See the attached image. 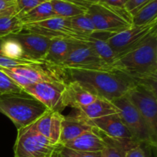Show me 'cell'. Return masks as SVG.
<instances>
[{
	"instance_id": "cell-1",
	"label": "cell",
	"mask_w": 157,
	"mask_h": 157,
	"mask_svg": "<svg viewBox=\"0 0 157 157\" xmlns=\"http://www.w3.org/2000/svg\"><path fill=\"white\" fill-rule=\"evenodd\" d=\"M113 67L128 75L136 84L156 93L157 31L137 47L120 56Z\"/></svg>"
},
{
	"instance_id": "cell-2",
	"label": "cell",
	"mask_w": 157,
	"mask_h": 157,
	"mask_svg": "<svg viewBox=\"0 0 157 157\" xmlns=\"http://www.w3.org/2000/svg\"><path fill=\"white\" fill-rule=\"evenodd\" d=\"M70 81L81 82L99 98L112 101L121 98L136 84L130 77L117 69L84 70L65 68Z\"/></svg>"
},
{
	"instance_id": "cell-3",
	"label": "cell",
	"mask_w": 157,
	"mask_h": 157,
	"mask_svg": "<svg viewBox=\"0 0 157 157\" xmlns=\"http://www.w3.org/2000/svg\"><path fill=\"white\" fill-rule=\"evenodd\" d=\"M46 111L40 101L25 91L0 96V113L10 119L18 130L32 125Z\"/></svg>"
},
{
	"instance_id": "cell-4",
	"label": "cell",
	"mask_w": 157,
	"mask_h": 157,
	"mask_svg": "<svg viewBox=\"0 0 157 157\" xmlns=\"http://www.w3.org/2000/svg\"><path fill=\"white\" fill-rule=\"evenodd\" d=\"M86 13L93 21L97 32L112 35L133 26L131 15L125 9H117L98 2L90 5Z\"/></svg>"
},
{
	"instance_id": "cell-5",
	"label": "cell",
	"mask_w": 157,
	"mask_h": 157,
	"mask_svg": "<svg viewBox=\"0 0 157 157\" xmlns=\"http://www.w3.org/2000/svg\"><path fill=\"white\" fill-rule=\"evenodd\" d=\"M61 145H55L41 136L33 124L18 130L14 145L15 157H51Z\"/></svg>"
},
{
	"instance_id": "cell-6",
	"label": "cell",
	"mask_w": 157,
	"mask_h": 157,
	"mask_svg": "<svg viewBox=\"0 0 157 157\" xmlns=\"http://www.w3.org/2000/svg\"><path fill=\"white\" fill-rule=\"evenodd\" d=\"M126 95L144 120L153 140L157 143V94L137 84Z\"/></svg>"
},
{
	"instance_id": "cell-7",
	"label": "cell",
	"mask_w": 157,
	"mask_h": 157,
	"mask_svg": "<svg viewBox=\"0 0 157 157\" xmlns=\"http://www.w3.org/2000/svg\"><path fill=\"white\" fill-rule=\"evenodd\" d=\"M111 102L119 110L120 116L131 133L133 140L140 144L156 147L157 143L152 138L145 121L127 95L113 100Z\"/></svg>"
},
{
	"instance_id": "cell-8",
	"label": "cell",
	"mask_w": 157,
	"mask_h": 157,
	"mask_svg": "<svg viewBox=\"0 0 157 157\" xmlns=\"http://www.w3.org/2000/svg\"><path fill=\"white\" fill-rule=\"evenodd\" d=\"M67 84L62 82H39L23 89L36 98L49 111L61 113L67 106Z\"/></svg>"
},
{
	"instance_id": "cell-9",
	"label": "cell",
	"mask_w": 157,
	"mask_h": 157,
	"mask_svg": "<svg viewBox=\"0 0 157 157\" xmlns=\"http://www.w3.org/2000/svg\"><path fill=\"white\" fill-rule=\"evenodd\" d=\"M23 31L53 38L86 41L88 36L80 33L72 27L70 18L54 17L40 22L23 25ZM90 36V35H89Z\"/></svg>"
},
{
	"instance_id": "cell-10",
	"label": "cell",
	"mask_w": 157,
	"mask_h": 157,
	"mask_svg": "<svg viewBox=\"0 0 157 157\" xmlns=\"http://www.w3.org/2000/svg\"><path fill=\"white\" fill-rule=\"evenodd\" d=\"M156 25L157 21L146 25H133L122 32L110 35L107 41L119 58L137 47L156 32Z\"/></svg>"
},
{
	"instance_id": "cell-11",
	"label": "cell",
	"mask_w": 157,
	"mask_h": 157,
	"mask_svg": "<svg viewBox=\"0 0 157 157\" xmlns=\"http://www.w3.org/2000/svg\"><path fill=\"white\" fill-rule=\"evenodd\" d=\"M9 69L11 71L25 78L31 84L55 81L68 84L71 81L65 68L46 62L32 63Z\"/></svg>"
},
{
	"instance_id": "cell-12",
	"label": "cell",
	"mask_w": 157,
	"mask_h": 157,
	"mask_svg": "<svg viewBox=\"0 0 157 157\" xmlns=\"http://www.w3.org/2000/svg\"><path fill=\"white\" fill-rule=\"evenodd\" d=\"M61 67L64 68L84 70H112L114 69L99 58L85 41H78Z\"/></svg>"
},
{
	"instance_id": "cell-13",
	"label": "cell",
	"mask_w": 157,
	"mask_h": 157,
	"mask_svg": "<svg viewBox=\"0 0 157 157\" xmlns=\"http://www.w3.org/2000/svg\"><path fill=\"white\" fill-rule=\"evenodd\" d=\"M12 36L21 44L25 59L32 62H44L51 42L50 38L27 32H21Z\"/></svg>"
},
{
	"instance_id": "cell-14",
	"label": "cell",
	"mask_w": 157,
	"mask_h": 157,
	"mask_svg": "<svg viewBox=\"0 0 157 157\" xmlns=\"http://www.w3.org/2000/svg\"><path fill=\"white\" fill-rule=\"evenodd\" d=\"M94 127L104 136L114 140H133L131 133L124 124L120 113L108 115L90 121ZM135 141V140H134Z\"/></svg>"
},
{
	"instance_id": "cell-15",
	"label": "cell",
	"mask_w": 157,
	"mask_h": 157,
	"mask_svg": "<svg viewBox=\"0 0 157 157\" xmlns=\"http://www.w3.org/2000/svg\"><path fill=\"white\" fill-rule=\"evenodd\" d=\"M64 117L61 113L48 110L32 124L41 136L52 144L60 145L61 122Z\"/></svg>"
},
{
	"instance_id": "cell-16",
	"label": "cell",
	"mask_w": 157,
	"mask_h": 157,
	"mask_svg": "<svg viewBox=\"0 0 157 157\" xmlns=\"http://www.w3.org/2000/svg\"><path fill=\"white\" fill-rule=\"evenodd\" d=\"M95 127L89 120L78 113L73 116L64 117L61 122L59 144L63 146Z\"/></svg>"
},
{
	"instance_id": "cell-17",
	"label": "cell",
	"mask_w": 157,
	"mask_h": 157,
	"mask_svg": "<svg viewBox=\"0 0 157 157\" xmlns=\"http://www.w3.org/2000/svg\"><path fill=\"white\" fill-rule=\"evenodd\" d=\"M63 146L75 150L98 153L104 151L106 142L102 133L98 129L94 128L82 133L81 136Z\"/></svg>"
},
{
	"instance_id": "cell-18",
	"label": "cell",
	"mask_w": 157,
	"mask_h": 157,
	"mask_svg": "<svg viewBox=\"0 0 157 157\" xmlns=\"http://www.w3.org/2000/svg\"><path fill=\"white\" fill-rule=\"evenodd\" d=\"M100 98L94 92L81 82L71 81L67 84V106L78 110Z\"/></svg>"
},
{
	"instance_id": "cell-19",
	"label": "cell",
	"mask_w": 157,
	"mask_h": 157,
	"mask_svg": "<svg viewBox=\"0 0 157 157\" xmlns=\"http://www.w3.org/2000/svg\"><path fill=\"white\" fill-rule=\"evenodd\" d=\"M77 42L78 41L63 38L51 39L44 62L61 67Z\"/></svg>"
},
{
	"instance_id": "cell-20",
	"label": "cell",
	"mask_w": 157,
	"mask_h": 157,
	"mask_svg": "<svg viewBox=\"0 0 157 157\" xmlns=\"http://www.w3.org/2000/svg\"><path fill=\"white\" fill-rule=\"evenodd\" d=\"M103 34L104 33H101V32H96L90 35L85 43L94 51L95 53L106 64L113 67V64L118 57L107 41V38L110 35L105 34L104 36H102Z\"/></svg>"
},
{
	"instance_id": "cell-21",
	"label": "cell",
	"mask_w": 157,
	"mask_h": 157,
	"mask_svg": "<svg viewBox=\"0 0 157 157\" xmlns=\"http://www.w3.org/2000/svg\"><path fill=\"white\" fill-rule=\"evenodd\" d=\"M78 113L89 121L103 117L108 115L120 113L117 107L111 102L104 98H98L94 102L78 110Z\"/></svg>"
},
{
	"instance_id": "cell-22",
	"label": "cell",
	"mask_w": 157,
	"mask_h": 157,
	"mask_svg": "<svg viewBox=\"0 0 157 157\" xmlns=\"http://www.w3.org/2000/svg\"><path fill=\"white\" fill-rule=\"evenodd\" d=\"M23 31V25L15 13V6L0 13V38L17 35Z\"/></svg>"
},
{
	"instance_id": "cell-23",
	"label": "cell",
	"mask_w": 157,
	"mask_h": 157,
	"mask_svg": "<svg viewBox=\"0 0 157 157\" xmlns=\"http://www.w3.org/2000/svg\"><path fill=\"white\" fill-rule=\"evenodd\" d=\"M55 15L58 17L71 18L87 12V9L72 0H50Z\"/></svg>"
},
{
	"instance_id": "cell-24",
	"label": "cell",
	"mask_w": 157,
	"mask_h": 157,
	"mask_svg": "<svg viewBox=\"0 0 157 157\" xmlns=\"http://www.w3.org/2000/svg\"><path fill=\"white\" fill-rule=\"evenodd\" d=\"M50 1L45 2L31 10L19 18L23 25L40 22L48 18L56 17Z\"/></svg>"
},
{
	"instance_id": "cell-25",
	"label": "cell",
	"mask_w": 157,
	"mask_h": 157,
	"mask_svg": "<svg viewBox=\"0 0 157 157\" xmlns=\"http://www.w3.org/2000/svg\"><path fill=\"white\" fill-rule=\"evenodd\" d=\"M132 24L142 26L157 21V0H150L131 16Z\"/></svg>"
},
{
	"instance_id": "cell-26",
	"label": "cell",
	"mask_w": 157,
	"mask_h": 157,
	"mask_svg": "<svg viewBox=\"0 0 157 157\" xmlns=\"http://www.w3.org/2000/svg\"><path fill=\"white\" fill-rule=\"evenodd\" d=\"M2 56L11 59L25 60L21 44L13 36L3 38L2 44Z\"/></svg>"
},
{
	"instance_id": "cell-27",
	"label": "cell",
	"mask_w": 157,
	"mask_h": 157,
	"mask_svg": "<svg viewBox=\"0 0 157 157\" xmlns=\"http://www.w3.org/2000/svg\"><path fill=\"white\" fill-rule=\"evenodd\" d=\"M70 21L72 27L83 35L89 36L97 32L93 21L87 15V13L81 14L71 18Z\"/></svg>"
},
{
	"instance_id": "cell-28",
	"label": "cell",
	"mask_w": 157,
	"mask_h": 157,
	"mask_svg": "<svg viewBox=\"0 0 157 157\" xmlns=\"http://www.w3.org/2000/svg\"><path fill=\"white\" fill-rule=\"evenodd\" d=\"M50 0H15V9L18 18L39 5Z\"/></svg>"
},
{
	"instance_id": "cell-29",
	"label": "cell",
	"mask_w": 157,
	"mask_h": 157,
	"mask_svg": "<svg viewBox=\"0 0 157 157\" xmlns=\"http://www.w3.org/2000/svg\"><path fill=\"white\" fill-rule=\"evenodd\" d=\"M24 91L22 88L17 85L9 76L0 71V96L7 94L21 93Z\"/></svg>"
},
{
	"instance_id": "cell-30",
	"label": "cell",
	"mask_w": 157,
	"mask_h": 157,
	"mask_svg": "<svg viewBox=\"0 0 157 157\" xmlns=\"http://www.w3.org/2000/svg\"><path fill=\"white\" fill-rule=\"evenodd\" d=\"M58 157H104L103 152L89 153L75 150L64 146H60L58 150Z\"/></svg>"
},
{
	"instance_id": "cell-31",
	"label": "cell",
	"mask_w": 157,
	"mask_h": 157,
	"mask_svg": "<svg viewBox=\"0 0 157 157\" xmlns=\"http://www.w3.org/2000/svg\"><path fill=\"white\" fill-rule=\"evenodd\" d=\"M32 61H26V60H15L11 58H6V57L0 55V67H5V68H10V67H17L20 65H25V64H32Z\"/></svg>"
},
{
	"instance_id": "cell-32",
	"label": "cell",
	"mask_w": 157,
	"mask_h": 157,
	"mask_svg": "<svg viewBox=\"0 0 157 157\" xmlns=\"http://www.w3.org/2000/svg\"><path fill=\"white\" fill-rule=\"evenodd\" d=\"M150 1V0H127L125 3L124 9L132 16L141 7H143Z\"/></svg>"
},
{
	"instance_id": "cell-33",
	"label": "cell",
	"mask_w": 157,
	"mask_h": 157,
	"mask_svg": "<svg viewBox=\"0 0 157 157\" xmlns=\"http://www.w3.org/2000/svg\"><path fill=\"white\" fill-rule=\"evenodd\" d=\"M125 157H149L140 144H136L126 151Z\"/></svg>"
},
{
	"instance_id": "cell-34",
	"label": "cell",
	"mask_w": 157,
	"mask_h": 157,
	"mask_svg": "<svg viewBox=\"0 0 157 157\" xmlns=\"http://www.w3.org/2000/svg\"><path fill=\"white\" fill-rule=\"evenodd\" d=\"M100 2L117 9H124L126 0H101Z\"/></svg>"
},
{
	"instance_id": "cell-35",
	"label": "cell",
	"mask_w": 157,
	"mask_h": 157,
	"mask_svg": "<svg viewBox=\"0 0 157 157\" xmlns=\"http://www.w3.org/2000/svg\"><path fill=\"white\" fill-rule=\"evenodd\" d=\"M15 6V0H0V12Z\"/></svg>"
},
{
	"instance_id": "cell-36",
	"label": "cell",
	"mask_w": 157,
	"mask_h": 157,
	"mask_svg": "<svg viewBox=\"0 0 157 157\" xmlns=\"http://www.w3.org/2000/svg\"><path fill=\"white\" fill-rule=\"evenodd\" d=\"M72 1L78 3V4L84 6V7H86L87 9L90 5L96 4V3L100 2L101 0H72Z\"/></svg>"
},
{
	"instance_id": "cell-37",
	"label": "cell",
	"mask_w": 157,
	"mask_h": 157,
	"mask_svg": "<svg viewBox=\"0 0 157 157\" xmlns=\"http://www.w3.org/2000/svg\"><path fill=\"white\" fill-rule=\"evenodd\" d=\"M3 38H0V55H2V44Z\"/></svg>"
},
{
	"instance_id": "cell-38",
	"label": "cell",
	"mask_w": 157,
	"mask_h": 157,
	"mask_svg": "<svg viewBox=\"0 0 157 157\" xmlns=\"http://www.w3.org/2000/svg\"><path fill=\"white\" fill-rule=\"evenodd\" d=\"M51 157H58V150H57V152L55 153V154L53 155V156H51Z\"/></svg>"
},
{
	"instance_id": "cell-39",
	"label": "cell",
	"mask_w": 157,
	"mask_h": 157,
	"mask_svg": "<svg viewBox=\"0 0 157 157\" xmlns=\"http://www.w3.org/2000/svg\"><path fill=\"white\" fill-rule=\"evenodd\" d=\"M127 0H126V2H127Z\"/></svg>"
},
{
	"instance_id": "cell-40",
	"label": "cell",
	"mask_w": 157,
	"mask_h": 157,
	"mask_svg": "<svg viewBox=\"0 0 157 157\" xmlns=\"http://www.w3.org/2000/svg\"><path fill=\"white\" fill-rule=\"evenodd\" d=\"M0 13H1V12H0Z\"/></svg>"
}]
</instances>
